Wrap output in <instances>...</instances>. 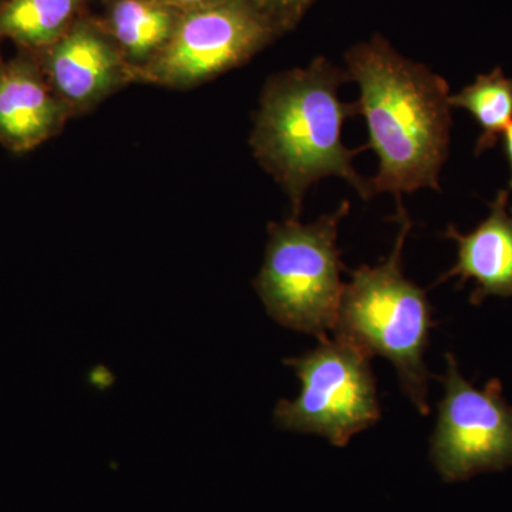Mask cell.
Listing matches in <instances>:
<instances>
[{
    "label": "cell",
    "instance_id": "obj_1",
    "mask_svg": "<svg viewBox=\"0 0 512 512\" xmlns=\"http://www.w3.org/2000/svg\"><path fill=\"white\" fill-rule=\"evenodd\" d=\"M346 62L369 133L363 147L379 158V171L369 178L370 197L390 192L400 200L420 188L440 191L453 109L446 80L380 39L350 50Z\"/></svg>",
    "mask_w": 512,
    "mask_h": 512
},
{
    "label": "cell",
    "instance_id": "obj_2",
    "mask_svg": "<svg viewBox=\"0 0 512 512\" xmlns=\"http://www.w3.org/2000/svg\"><path fill=\"white\" fill-rule=\"evenodd\" d=\"M348 80V73L318 57L305 69L272 77L262 93L252 150L291 198L295 218L306 192L322 178H343L360 197L370 198L369 180L353 165L365 147L352 150L343 143L346 120L359 114L357 103L339 97Z\"/></svg>",
    "mask_w": 512,
    "mask_h": 512
},
{
    "label": "cell",
    "instance_id": "obj_3",
    "mask_svg": "<svg viewBox=\"0 0 512 512\" xmlns=\"http://www.w3.org/2000/svg\"><path fill=\"white\" fill-rule=\"evenodd\" d=\"M394 220L400 224L392 255L376 266L350 271L333 323L335 338L352 343L367 356H382L396 367L400 386L423 416L429 414L430 373L424 363L436 323L426 291L403 274L404 241L412 220L397 200Z\"/></svg>",
    "mask_w": 512,
    "mask_h": 512
},
{
    "label": "cell",
    "instance_id": "obj_4",
    "mask_svg": "<svg viewBox=\"0 0 512 512\" xmlns=\"http://www.w3.org/2000/svg\"><path fill=\"white\" fill-rule=\"evenodd\" d=\"M349 201L313 224L299 218L269 225L264 265L254 281L266 312L279 325L325 339L338 313L345 265L338 248L339 224Z\"/></svg>",
    "mask_w": 512,
    "mask_h": 512
},
{
    "label": "cell",
    "instance_id": "obj_5",
    "mask_svg": "<svg viewBox=\"0 0 512 512\" xmlns=\"http://www.w3.org/2000/svg\"><path fill=\"white\" fill-rule=\"evenodd\" d=\"M365 352L335 338L320 339L318 348L291 357L302 383L295 400H281L274 412L276 426L296 433L325 437L333 446L346 447L360 431L380 419L375 376Z\"/></svg>",
    "mask_w": 512,
    "mask_h": 512
},
{
    "label": "cell",
    "instance_id": "obj_6",
    "mask_svg": "<svg viewBox=\"0 0 512 512\" xmlns=\"http://www.w3.org/2000/svg\"><path fill=\"white\" fill-rule=\"evenodd\" d=\"M446 360L444 396L430 440L434 467L446 483L511 467L512 406L503 384L493 379L477 389L461 376L456 357L447 353Z\"/></svg>",
    "mask_w": 512,
    "mask_h": 512
},
{
    "label": "cell",
    "instance_id": "obj_7",
    "mask_svg": "<svg viewBox=\"0 0 512 512\" xmlns=\"http://www.w3.org/2000/svg\"><path fill=\"white\" fill-rule=\"evenodd\" d=\"M266 20L242 0H218L178 20L173 35L136 79L191 87L241 66L268 40Z\"/></svg>",
    "mask_w": 512,
    "mask_h": 512
},
{
    "label": "cell",
    "instance_id": "obj_8",
    "mask_svg": "<svg viewBox=\"0 0 512 512\" xmlns=\"http://www.w3.org/2000/svg\"><path fill=\"white\" fill-rule=\"evenodd\" d=\"M49 47L40 67L70 111L90 109L133 79L120 53L87 26H76Z\"/></svg>",
    "mask_w": 512,
    "mask_h": 512
},
{
    "label": "cell",
    "instance_id": "obj_9",
    "mask_svg": "<svg viewBox=\"0 0 512 512\" xmlns=\"http://www.w3.org/2000/svg\"><path fill=\"white\" fill-rule=\"evenodd\" d=\"M70 109L30 57L0 64V144L26 153L59 133Z\"/></svg>",
    "mask_w": 512,
    "mask_h": 512
},
{
    "label": "cell",
    "instance_id": "obj_10",
    "mask_svg": "<svg viewBox=\"0 0 512 512\" xmlns=\"http://www.w3.org/2000/svg\"><path fill=\"white\" fill-rule=\"evenodd\" d=\"M508 201L510 191L498 192L488 217L468 234H461L454 225L446 229L443 237L457 242V262L434 286L460 278L461 288L474 279L473 305H480L488 296L512 298V207L508 208Z\"/></svg>",
    "mask_w": 512,
    "mask_h": 512
},
{
    "label": "cell",
    "instance_id": "obj_11",
    "mask_svg": "<svg viewBox=\"0 0 512 512\" xmlns=\"http://www.w3.org/2000/svg\"><path fill=\"white\" fill-rule=\"evenodd\" d=\"M177 22L173 10L160 0H119L111 12L114 39L128 59L144 66L170 40Z\"/></svg>",
    "mask_w": 512,
    "mask_h": 512
},
{
    "label": "cell",
    "instance_id": "obj_12",
    "mask_svg": "<svg viewBox=\"0 0 512 512\" xmlns=\"http://www.w3.org/2000/svg\"><path fill=\"white\" fill-rule=\"evenodd\" d=\"M79 0H9L0 10V35L19 45L52 46L66 33Z\"/></svg>",
    "mask_w": 512,
    "mask_h": 512
},
{
    "label": "cell",
    "instance_id": "obj_13",
    "mask_svg": "<svg viewBox=\"0 0 512 512\" xmlns=\"http://www.w3.org/2000/svg\"><path fill=\"white\" fill-rule=\"evenodd\" d=\"M450 106L466 110L481 128L477 154L497 146L498 138L512 123V79L498 67L481 74L476 82L451 94Z\"/></svg>",
    "mask_w": 512,
    "mask_h": 512
},
{
    "label": "cell",
    "instance_id": "obj_14",
    "mask_svg": "<svg viewBox=\"0 0 512 512\" xmlns=\"http://www.w3.org/2000/svg\"><path fill=\"white\" fill-rule=\"evenodd\" d=\"M504 153L507 157L508 165H510V183H508V191H512V123L503 133Z\"/></svg>",
    "mask_w": 512,
    "mask_h": 512
},
{
    "label": "cell",
    "instance_id": "obj_15",
    "mask_svg": "<svg viewBox=\"0 0 512 512\" xmlns=\"http://www.w3.org/2000/svg\"><path fill=\"white\" fill-rule=\"evenodd\" d=\"M271 2L276 3V5L284 9L298 10L301 6L305 5L308 0H271Z\"/></svg>",
    "mask_w": 512,
    "mask_h": 512
},
{
    "label": "cell",
    "instance_id": "obj_16",
    "mask_svg": "<svg viewBox=\"0 0 512 512\" xmlns=\"http://www.w3.org/2000/svg\"><path fill=\"white\" fill-rule=\"evenodd\" d=\"M167 2L174 3V5H187L200 8V6L210 5V3L218 2V0H167Z\"/></svg>",
    "mask_w": 512,
    "mask_h": 512
}]
</instances>
